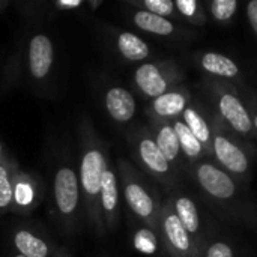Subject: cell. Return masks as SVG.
Returning a JSON list of instances; mask_svg holds the SVG:
<instances>
[{"label":"cell","instance_id":"obj_1","mask_svg":"<svg viewBox=\"0 0 257 257\" xmlns=\"http://www.w3.org/2000/svg\"><path fill=\"white\" fill-rule=\"evenodd\" d=\"M107 169V160L102 149L96 145H89L81 154L80 161V188L84 199V205L87 208L89 218L96 226V229H102V217H101V181L102 175Z\"/></svg>","mask_w":257,"mask_h":257},{"label":"cell","instance_id":"obj_2","mask_svg":"<svg viewBox=\"0 0 257 257\" xmlns=\"http://www.w3.org/2000/svg\"><path fill=\"white\" fill-rule=\"evenodd\" d=\"M80 181L71 166H60L56 170L53 182V196L57 212L65 218H74L80 205Z\"/></svg>","mask_w":257,"mask_h":257},{"label":"cell","instance_id":"obj_3","mask_svg":"<svg viewBox=\"0 0 257 257\" xmlns=\"http://www.w3.org/2000/svg\"><path fill=\"white\" fill-rule=\"evenodd\" d=\"M29 71L35 80H44L48 77L54 62V47L45 33H35L29 42Z\"/></svg>","mask_w":257,"mask_h":257},{"label":"cell","instance_id":"obj_4","mask_svg":"<svg viewBox=\"0 0 257 257\" xmlns=\"http://www.w3.org/2000/svg\"><path fill=\"white\" fill-rule=\"evenodd\" d=\"M99 205H101V217L107 227L116 221V214L119 208V188L117 179L111 169H105L101 181V194H99Z\"/></svg>","mask_w":257,"mask_h":257},{"label":"cell","instance_id":"obj_5","mask_svg":"<svg viewBox=\"0 0 257 257\" xmlns=\"http://www.w3.org/2000/svg\"><path fill=\"white\" fill-rule=\"evenodd\" d=\"M197 178L202 187L218 199H229L235 193V185L232 179L221 170L215 169L214 166L203 164L197 170Z\"/></svg>","mask_w":257,"mask_h":257},{"label":"cell","instance_id":"obj_6","mask_svg":"<svg viewBox=\"0 0 257 257\" xmlns=\"http://www.w3.org/2000/svg\"><path fill=\"white\" fill-rule=\"evenodd\" d=\"M105 108L116 122L125 123L136 114V99L126 89L111 87L105 93Z\"/></svg>","mask_w":257,"mask_h":257},{"label":"cell","instance_id":"obj_7","mask_svg":"<svg viewBox=\"0 0 257 257\" xmlns=\"http://www.w3.org/2000/svg\"><path fill=\"white\" fill-rule=\"evenodd\" d=\"M136 83L145 95L155 96V98L164 95L166 89H167V83H166L161 71L152 63H145L137 68Z\"/></svg>","mask_w":257,"mask_h":257},{"label":"cell","instance_id":"obj_8","mask_svg":"<svg viewBox=\"0 0 257 257\" xmlns=\"http://www.w3.org/2000/svg\"><path fill=\"white\" fill-rule=\"evenodd\" d=\"M214 146H215V154L220 163L226 166L229 170L235 173H242L247 170L248 167L247 157L238 146H235L224 137H217L214 142Z\"/></svg>","mask_w":257,"mask_h":257},{"label":"cell","instance_id":"obj_9","mask_svg":"<svg viewBox=\"0 0 257 257\" xmlns=\"http://www.w3.org/2000/svg\"><path fill=\"white\" fill-rule=\"evenodd\" d=\"M221 114L229 120V123L239 133H248L251 130V119L239 102V99L233 95H224L220 101Z\"/></svg>","mask_w":257,"mask_h":257},{"label":"cell","instance_id":"obj_10","mask_svg":"<svg viewBox=\"0 0 257 257\" xmlns=\"http://www.w3.org/2000/svg\"><path fill=\"white\" fill-rule=\"evenodd\" d=\"M128 206L142 218H149L154 214V202L149 193L137 182H126L123 188Z\"/></svg>","mask_w":257,"mask_h":257},{"label":"cell","instance_id":"obj_11","mask_svg":"<svg viewBox=\"0 0 257 257\" xmlns=\"http://www.w3.org/2000/svg\"><path fill=\"white\" fill-rule=\"evenodd\" d=\"M14 245L18 250V253L24 257H48L50 247L48 244L36 236L35 233L23 229L18 230L14 236Z\"/></svg>","mask_w":257,"mask_h":257},{"label":"cell","instance_id":"obj_12","mask_svg":"<svg viewBox=\"0 0 257 257\" xmlns=\"http://www.w3.org/2000/svg\"><path fill=\"white\" fill-rule=\"evenodd\" d=\"M117 48L120 54L131 62L143 60L149 54L148 44L143 39H140L137 35L130 32H123L117 36Z\"/></svg>","mask_w":257,"mask_h":257},{"label":"cell","instance_id":"obj_13","mask_svg":"<svg viewBox=\"0 0 257 257\" xmlns=\"http://www.w3.org/2000/svg\"><path fill=\"white\" fill-rule=\"evenodd\" d=\"M134 23L137 27H140L145 32L155 33V35H170L173 32V24L166 20L164 17L155 15L148 11H137L134 15Z\"/></svg>","mask_w":257,"mask_h":257},{"label":"cell","instance_id":"obj_14","mask_svg":"<svg viewBox=\"0 0 257 257\" xmlns=\"http://www.w3.org/2000/svg\"><path fill=\"white\" fill-rule=\"evenodd\" d=\"M143 163L155 173H166L169 170V161L164 158L157 143L151 139H143L139 146Z\"/></svg>","mask_w":257,"mask_h":257},{"label":"cell","instance_id":"obj_15","mask_svg":"<svg viewBox=\"0 0 257 257\" xmlns=\"http://www.w3.org/2000/svg\"><path fill=\"white\" fill-rule=\"evenodd\" d=\"M164 230L166 235L169 238V241L172 242V245L181 251H187L190 248V236L187 229L184 227V224L181 223V220L178 218V215L170 214L166 217L164 220Z\"/></svg>","mask_w":257,"mask_h":257},{"label":"cell","instance_id":"obj_16","mask_svg":"<svg viewBox=\"0 0 257 257\" xmlns=\"http://www.w3.org/2000/svg\"><path fill=\"white\" fill-rule=\"evenodd\" d=\"M202 65L206 71H209L211 74H215V75L235 77L238 74V66L235 65V62L223 54L208 53L203 56Z\"/></svg>","mask_w":257,"mask_h":257},{"label":"cell","instance_id":"obj_17","mask_svg":"<svg viewBox=\"0 0 257 257\" xmlns=\"http://www.w3.org/2000/svg\"><path fill=\"white\" fill-rule=\"evenodd\" d=\"M15 182L12 167L8 160H0V211L8 209L14 203Z\"/></svg>","mask_w":257,"mask_h":257},{"label":"cell","instance_id":"obj_18","mask_svg":"<svg viewBox=\"0 0 257 257\" xmlns=\"http://www.w3.org/2000/svg\"><path fill=\"white\" fill-rule=\"evenodd\" d=\"M185 108V98L179 93H164L154 101V110L160 116H175Z\"/></svg>","mask_w":257,"mask_h":257},{"label":"cell","instance_id":"obj_19","mask_svg":"<svg viewBox=\"0 0 257 257\" xmlns=\"http://www.w3.org/2000/svg\"><path fill=\"white\" fill-rule=\"evenodd\" d=\"M157 146L167 161H173L179 154V140L172 126H163L157 136Z\"/></svg>","mask_w":257,"mask_h":257},{"label":"cell","instance_id":"obj_20","mask_svg":"<svg viewBox=\"0 0 257 257\" xmlns=\"http://www.w3.org/2000/svg\"><path fill=\"white\" fill-rule=\"evenodd\" d=\"M173 130H175V133L178 136V140H179L181 148L184 149V152L188 157H197L202 152V145H200L199 139L190 131V128L185 123L176 122Z\"/></svg>","mask_w":257,"mask_h":257},{"label":"cell","instance_id":"obj_21","mask_svg":"<svg viewBox=\"0 0 257 257\" xmlns=\"http://www.w3.org/2000/svg\"><path fill=\"white\" fill-rule=\"evenodd\" d=\"M176 211H178V218L181 220L187 232H196L199 229V215L194 203L190 199L187 197L179 199L176 202Z\"/></svg>","mask_w":257,"mask_h":257},{"label":"cell","instance_id":"obj_22","mask_svg":"<svg viewBox=\"0 0 257 257\" xmlns=\"http://www.w3.org/2000/svg\"><path fill=\"white\" fill-rule=\"evenodd\" d=\"M184 119L187 120V126L190 128V131L199 139V142H206L209 139V128L206 125V122L202 119V116L199 113H196L193 108H185L184 110Z\"/></svg>","mask_w":257,"mask_h":257},{"label":"cell","instance_id":"obj_23","mask_svg":"<svg viewBox=\"0 0 257 257\" xmlns=\"http://www.w3.org/2000/svg\"><path fill=\"white\" fill-rule=\"evenodd\" d=\"M134 245L139 251H142L145 254H152L157 250V238L151 230L142 229L136 233Z\"/></svg>","mask_w":257,"mask_h":257},{"label":"cell","instance_id":"obj_24","mask_svg":"<svg viewBox=\"0 0 257 257\" xmlns=\"http://www.w3.org/2000/svg\"><path fill=\"white\" fill-rule=\"evenodd\" d=\"M236 0H215L212 3V14L217 20H229L236 11Z\"/></svg>","mask_w":257,"mask_h":257},{"label":"cell","instance_id":"obj_25","mask_svg":"<svg viewBox=\"0 0 257 257\" xmlns=\"http://www.w3.org/2000/svg\"><path fill=\"white\" fill-rule=\"evenodd\" d=\"M145 8L148 12H152L160 17H167L173 12L175 3L172 0H145Z\"/></svg>","mask_w":257,"mask_h":257},{"label":"cell","instance_id":"obj_26","mask_svg":"<svg viewBox=\"0 0 257 257\" xmlns=\"http://www.w3.org/2000/svg\"><path fill=\"white\" fill-rule=\"evenodd\" d=\"M33 200V190L26 181L23 182H15V191H14V202L20 205H29Z\"/></svg>","mask_w":257,"mask_h":257},{"label":"cell","instance_id":"obj_27","mask_svg":"<svg viewBox=\"0 0 257 257\" xmlns=\"http://www.w3.org/2000/svg\"><path fill=\"white\" fill-rule=\"evenodd\" d=\"M208 257H233V254H232V250H230L229 245L218 242V244H214L209 248Z\"/></svg>","mask_w":257,"mask_h":257},{"label":"cell","instance_id":"obj_28","mask_svg":"<svg viewBox=\"0 0 257 257\" xmlns=\"http://www.w3.org/2000/svg\"><path fill=\"white\" fill-rule=\"evenodd\" d=\"M175 6H176L184 15L191 17V15H194V12H196L197 3H196V0H176Z\"/></svg>","mask_w":257,"mask_h":257},{"label":"cell","instance_id":"obj_29","mask_svg":"<svg viewBox=\"0 0 257 257\" xmlns=\"http://www.w3.org/2000/svg\"><path fill=\"white\" fill-rule=\"evenodd\" d=\"M247 14H248L250 23H251L254 32L257 33V0L250 2V5H248V8H247Z\"/></svg>","mask_w":257,"mask_h":257},{"label":"cell","instance_id":"obj_30","mask_svg":"<svg viewBox=\"0 0 257 257\" xmlns=\"http://www.w3.org/2000/svg\"><path fill=\"white\" fill-rule=\"evenodd\" d=\"M83 3L80 0H74V2H66V0H60V2H56V6L59 9H74V8H78L81 6Z\"/></svg>","mask_w":257,"mask_h":257},{"label":"cell","instance_id":"obj_31","mask_svg":"<svg viewBox=\"0 0 257 257\" xmlns=\"http://www.w3.org/2000/svg\"><path fill=\"white\" fill-rule=\"evenodd\" d=\"M101 3H102V2H101V0H98V2H92L90 5H92V8H96V6H99Z\"/></svg>","mask_w":257,"mask_h":257},{"label":"cell","instance_id":"obj_32","mask_svg":"<svg viewBox=\"0 0 257 257\" xmlns=\"http://www.w3.org/2000/svg\"><path fill=\"white\" fill-rule=\"evenodd\" d=\"M5 5H6V3H0V8H2V6H5Z\"/></svg>","mask_w":257,"mask_h":257},{"label":"cell","instance_id":"obj_33","mask_svg":"<svg viewBox=\"0 0 257 257\" xmlns=\"http://www.w3.org/2000/svg\"><path fill=\"white\" fill-rule=\"evenodd\" d=\"M254 123H256V126H257V116H256V119H254Z\"/></svg>","mask_w":257,"mask_h":257},{"label":"cell","instance_id":"obj_34","mask_svg":"<svg viewBox=\"0 0 257 257\" xmlns=\"http://www.w3.org/2000/svg\"><path fill=\"white\" fill-rule=\"evenodd\" d=\"M14 257H24V256H21V254H17V256H14Z\"/></svg>","mask_w":257,"mask_h":257}]
</instances>
